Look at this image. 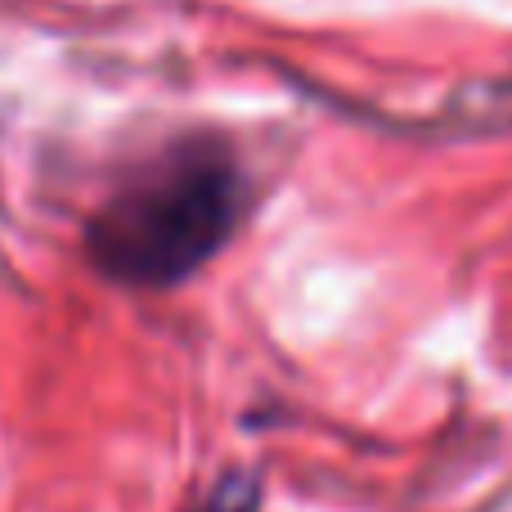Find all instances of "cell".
Here are the masks:
<instances>
[{"instance_id":"obj_1","label":"cell","mask_w":512,"mask_h":512,"mask_svg":"<svg viewBox=\"0 0 512 512\" xmlns=\"http://www.w3.org/2000/svg\"><path fill=\"white\" fill-rule=\"evenodd\" d=\"M248 171L221 135H180L140 158L86 221V256L104 279L171 288L239 230Z\"/></svg>"},{"instance_id":"obj_2","label":"cell","mask_w":512,"mask_h":512,"mask_svg":"<svg viewBox=\"0 0 512 512\" xmlns=\"http://www.w3.org/2000/svg\"><path fill=\"white\" fill-rule=\"evenodd\" d=\"M194 512H261V481L252 472H225Z\"/></svg>"}]
</instances>
